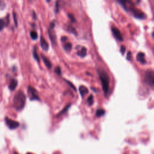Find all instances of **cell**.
<instances>
[{
  "label": "cell",
  "instance_id": "6da1fadb",
  "mask_svg": "<svg viewBox=\"0 0 154 154\" xmlns=\"http://www.w3.org/2000/svg\"><path fill=\"white\" fill-rule=\"evenodd\" d=\"M13 106L17 111L22 110L26 103V96L21 91H17L13 98Z\"/></svg>",
  "mask_w": 154,
  "mask_h": 154
},
{
  "label": "cell",
  "instance_id": "7a4b0ae2",
  "mask_svg": "<svg viewBox=\"0 0 154 154\" xmlns=\"http://www.w3.org/2000/svg\"><path fill=\"white\" fill-rule=\"evenodd\" d=\"M98 74L102 84V89L104 92V94L105 96H107L109 91V84H110L109 77L105 71L101 69H99L98 71Z\"/></svg>",
  "mask_w": 154,
  "mask_h": 154
},
{
  "label": "cell",
  "instance_id": "3957f363",
  "mask_svg": "<svg viewBox=\"0 0 154 154\" xmlns=\"http://www.w3.org/2000/svg\"><path fill=\"white\" fill-rule=\"evenodd\" d=\"M144 82L149 86L153 87L154 85V73L151 69H148L144 75Z\"/></svg>",
  "mask_w": 154,
  "mask_h": 154
},
{
  "label": "cell",
  "instance_id": "277c9868",
  "mask_svg": "<svg viewBox=\"0 0 154 154\" xmlns=\"http://www.w3.org/2000/svg\"><path fill=\"white\" fill-rule=\"evenodd\" d=\"M55 25V21H53L51 22L49 29H48V35L51 41L52 45H56V35L54 31V27Z\"/></svg>",
  "mask_w": 154,
  "mask_h": 154
},
{
  "label": "cell",
  "instance_id": "5b68a950",
  "mask_svg": "<svg viewBox=\"0 0 154 154\" xmlns=\"http://www.w3.org/2000/svg\"><path fill=\"white\" fill-rule=\"evenodd\" d=\"M116 1L127 12H131V10L134 8V4L131 0H116Z\"/></svg>",
  "mask_w": 154,
  "mask_h": 154
},
{
  "label": "cell",
  "instance_id": "8992f818",
  "mask_svg": "<svg viewBox=\"0 0 154 154\" xmlns=\"http://www.w3.org/2000/svg\"><path fill=\"white\" fill-rule=\"evenodd\" d=\"M28 95L32 101H39L40 100V98L37 90L33 87L29 86L28 87Z\"/></svg>",
  "mask_w": 154,
  "mask_h": 154
},
{
  "label": "cell",
  "instance_id": "52a82bcc",
  "mask_svg": "<svg viewBox=\"0 0 154 154\" xmlns=\"http://www.w3.org/2000/svg\"><path fill=\"white\" fill-rule=\"evenodd\" d=\"M132 15H133V16L138 19H146V15L145 13H144L143 12H141V10L136 9L135 7L133 8L131 12H130Z\"/></svg>",
  "mask_w": 154,
  "mask_h": 154
},
{
  "label": "cell",
  "instance_id": "ba28073f",
  "mask_svg": "<svg viewBox=\"0 0 154 154\" xmlns=\"http://www.w3.org/2000/svg\"><path fill=\"white\" fill-rule=\"evenodd\" d=\"M5 122L7 126L10 129V130H15L18 128L19 126V122L13 120L12 119H9V117H6L5 118Z\"/></svg>",
  "mask_w": 154,
  "mask_h": 154
},
{
  "label": "cell",
  "instance_id": "9c48e42d",
  "mask_svg": "<svg viewBox=\"0 0 154 154\" xmlns=\"http://www.w3.org/2000/svg\"><path fill=\"white\" fill-rule=\"evenodd\" d=\"M111 29L113 35L116 40L120 42L124 41V38H123V36L120 33V31L117 28H116V27H112Z\"/></svg>",
  "mask_w": 154,
  "mask_h": 154
},
{
  "label": "cell",
  "instance_id": "30bf717a",
  "mask_svg": "<svg viewBox=\"0 0 154 154\" xmlns=\"http://www.w3.org/2000/svg\"><path fill=\"white\" fill-rule=\"evenodd\" d=\"M9 15L5 19H0V32H1L6 26L9 25Z\"/></svg>",
  "mask_w": 154,
  "mask_h": 154
},
{
  "label": "cell",
  "instance_id": "8fae6325",
  "mask_svg": "<svg viewBox=\"0 0 154 154\" xmlns=\"http://www.w3.org/2000/svg\"><path fill=\"white\" fill-rule=\"evenodd\" d=\"M137 60L140 62L143 65H145L146 63V60L145 59V54L143 52H139L137 55Z\"/></svg>",
  "mask_w": 154,
  "mask_h": 154
},
{
  "label": "cell",
  "instance_id": "7c38bea8",
  "mask_svg": "<svg viewBox=\"0 0 154 154\" xmlns=\"http://www.w3.org/2000/svg\"><path fill=\"white\" fill-rule=\"evenodd\" d=\"M40 45H41V48H42L43 50H44L45 51H47L48 50V49H49V45L47 43V42L45 40V39L43 36L41 37Z\"/></svg>",
  "mask_w": 154,
  "mask_h": 154
},
{
  "label": "cell",
  "instance_id": "4fadbf2b",
  "mask_svg": "<svg viewBox=\"0 0 154 154\" xmlns=\"http://www.w3.org/2000/svg\"><path fill=\"white\" fill-rule=\"evenodd\" d=\"M79 91L80 94L82 97H85V95H86L88 93V88L84 85H81L79 88Z\"/></svg>",
  "mask_w": 154,
  "mask_h": 154
},
{
  "label": "cell",
  "instance_id": "5bb4252c",
  "mask_svg": "<svg viewBox=\"0 0 154 154\" xmlns=\"http://www.w3.org/2000/svg\"><path fill=\"white\" fill-rule=\"evenodd\" d=\"M17 85H18V81L15 79H12L10 82V84L9 85V88L10 90L13 91L16 88Z\"/></svg>",
  "mask_w": 154,
  "mask_h": 154
},
{
  "label": "cell",
  "instance_id": "9a60e30c",
  "mask_svg": "<svg viewBox=\"0 0 154 154\" xmlns=\"http://www.w3.org/2000/svg\"><path fill=\"white\" fill-rule=\"evenodd\" d=\"M42 60L43 61V62H44L45 66L48 69H51L52 68V64L51 63V61H49V60L47 57H46L45 56H44L43 55H42Z\"/></svg>",
  "mask_w": 154,
  "mask_h": 154
},
{
  "label": "cell",
  "instance_id": "2e32d148",
  "mask_svg": "<svg viewBox=\"0 0 154 154\" xmlns=\"http://www.w3.org/2000/svg\"><path fill=\"white\" fill-rule=\"evenodd\" d=\"M77 55L80 57H84L87 55V49L85 47H82L81 50L77 52Z\"/></svg>",
  "mask_w": 154,
  "mask_h": 154
},
{
  "label": "cell",
  "instance_id": "e0dca14e",
  "mask_svg": "<svg viewBox=\"0 0 154 154\" xmlns=\"http://www.w3.org/2000/svg\"><path fill=\"white\" fill-rule=\"evenodd\" d=\"M105 114V111L103 109H98L97 110L96 116L97 117H100L103 116Z\"/></svg>",
  "mask_w": 154,
  "mask_h": 154
},
{
  "label": "cell",
  "instance_id": "ac0fdd59",
  "mask_svg": "<svg viewBox=\"0 0 154 154\" xmlns=\"http://www.w3.org/2000/svg\"><path fill=\"white\" fill-rule=\"evenodd\" d=\"M33 57L34 58L38 61V62H40V58L39 57L37 51H36V47H35L33 49Z\"/></svg>",
  "mask_w": 154,
  "mask_h": 154
},
{
  "label": "cell",
  "instance_id": "d6986e66",
  "mask_svg": "<svg viewBox=\"0 0 154 154\" xmlns=\"http://www.w3.org/2000/svg\"><path fill=\"white\" fill-rule=\"evenodd\" d=\"M30 36H31V38L34 41L37 40L38 38V35L36 32H35V31H32V32H30Z\"/></svg>",
  "mask_w": 154,
  "mask_h": 154
},
{
  "label": "cell",
  "instance_id": "ffe728a7",
  "mask_svg": "<svg viewBox=\"0 0 154 154\" xmlns=\"http://www.w3.org/2000/svg\"><path fill=\"white\" fill-rule=\"evenodd\" d=\"M72 44L71 43H66L65 45V46H64V49H65V50L66 51H67V52H70L71 51V50L72 49Z\"/></svg>",
  "mask_w": 154,
  "mask_h": 154
},
{
  "label": "cell",
  "instance_id": "44dd1931",
  "mask_svg": "<svg viewBox=\"0 0 154 154\" xmlns=\"http://www.w3.org/2000/svg\"><path fill=\"white\" fill-rule=\"evenodd\" d=\"M71 104H69V105H66V107L63 110H61V112H60L59 113V114H57V116H61L62 115V114H64V113H66L67 111H68V109L69 108V107H70V106H71Z\"/></svg>",
  "mask_w": 154,
  "mask_h": 154
},
{
  "label": "cell",
  "instance_id": "7402d4cb",
  "mask_svg": "<svg viewBox=\"0 0 154 154\" xmlns=\"http://www.w3.org/2000/svg\"><path fill=\"white\" fill-rule=\"evenodd\" d=\"M87 103L90 106H91L94 103V98L92 95H90L87 99Z\"/></svg>",
  "mask_w": 154,
  "mask_h": 154
},
{
  "label": "cell",
  "instance_id": "603a6c76",
  "mask_svg": "<svg viewBox=\"0 0 154 154\" xmlns=\"http://www.w3.org/2000/svg\"><path fill=\"white\" fill-rule=\"evenodd\" d=\"M68 31H69V32H71V33H73V34L77 35V32H76V30H75V29L73 27H68Z\"/></svg>",
  "mask_w": 154,
  "mask_h": 154
},
{
  "label": "cell",
  "instance_id": "cb8c5ba5",
  "mask_svg": "<svg viewBox=\"0 0 154 154\" xmlns=\"http://www.w3.org/2000/svg\"><path fill=\"white\" fill-rule=\"evenodd\" d=\"M59 4H60L59 0H57V2H56V4H55V11L56 13H58V12H59V9H60Z\"/></svg>",
  "mask_w": 154,
  "mask_h": 154
},
{
  "label": "cell",
  "instance_id": "d4e9b609",
  "mask_svg": "<svg viewBox=\"0 0 154 154\" xmlns=\"http://www.w3.org/2000/svg\"><path fill=\"white\" fill-rule=\"evenodd\" d=\"M55 72L58 75H61V68L59 67V66H57L55 68Z\"/></svg>",
  "mask_w": 154,
  "mask_h": 154
},
{
  "label": "cell",
  "instance_id": "484cf974",
  "mask_svg": "<svg viewBox=\"0 0 154 154\" xmlns=\"http://www.w3.org/2000/svg\"><path fill=\"white\" fill-rule=\"evenodd\" d=\"M125 51H126V48H125V46H124V45H122V46L120 47V52L122 53V55L124 54Z\"/></svg>",
  "mask_w": 154,
  "mask_h": 154
},
{
  "label": "cell",
  "instance_id": "4316f807",
  "mask_svg": "<svg viewBox=\"0 0 154 154\" xmlns=\"http://www.w3.org/2000/svg\"><path fill=\"white\" fill-rule=\"evenodd\" d=\"M68 16H69V18L71 19V21L72 22H76V19L74 18V15H72V14H68Z\"/></svg>",
  "mask_w": 154,
  "mask_h": 154
},
{
  "label": "cell",
  "instance_id": "83f0119b",
  "mask_svg": "<svg viewBox=\"0 0 154 154\" xmlns=\"http://www.w3.org/2000/svg\"><path fill=\"white\" fill-rule=\"evenodd\" d=\"M132 58V54H131V52L129 51L127 54V59L128 60V61H131Z\"/></svg>",
  "mask_w": 154,
  "mask_h": 154
},
{
  "label": "cell",
  "instance_id": "f1b7e54d",
  "mask_svg": "<svg viewBox=\"0 0 154 154\" xmlns=\"http://www.w3.org/2000/svg\"><path fill=\"white\" fill-rule=\"evenodd\" d=\"M68 39V38H67V37H66V36H63V38H61V41L63 42H66Z\"/></svg>",
  "mask_w": 154,
  "mask_h": 154
},
{
  "label": "cell",
  "instance_id": "f546056e",
  "mask_svg": "<svg viewBox=\"0 0 154 154\" xmlns=\"http://www.w3.org/2000/svg\"><path fill=\"white\" fill-rule=\"evenodd\" d=\"M66 83H68V84H69V85L71 86V87H72L73 88H74V90H75V87L74 86V85L72 84V83H71L69 81H66Z\"/></svg>",
  "mask_w": 154,
  "mask_h": 154
},
{
  "label": "cell",
  "instance_id": "4dcf8cb0",
  "mask_svg": "<svg viewBox=\"0 0 154 154\" xmlns=\"http://www.w3.org/2000/svg\"><path fill=\"white\" fill-rule=\"evenodd\" d=\"M13 16H14V20H15V24H16V25H18V24H17V20H16V15L14 13V14H13Z\"/></svg>",
  "mask_w": 154,
  "mask_h": 154
},
{
  "label": "cell",
  "instance_id": "1f68e13d",
  "mask_svg": "<svg viewBox=\"0 0 154 154\" xmlns=\"http://www.w3.org/2000/svg\"><path fill=\"white\" fill-rule=\"evenodd\" d=\"M3 6H5V4H4V3L2 1H1V0H0V7H3Z\"/></svg>",
  "mask_w": 154,
  "mask_h": 154
},
{
  "label": "cell",
  "instance_id": "d6a6232c",
  "mask_svg": "<svg viewBox=\"0 0 154 154\" xmlns=\"http://www.w3.org/2000/svg\"><path fill=\"white\" fill-rule=\"evenodd\" d=\"M46 1L47 3H49L51 1V0H46Z\"/></svg>",
  "mask_w": 154,
  "mask_h": 154
},
{
  "label": "cell",
  "instance_id": "836d02e7",
  "mask_svg": "<svg viewBox=\"0 0 154 154\" xmlns=\"http://www.w3.org/2000/svg\"><path fill=\"white\" fill-rule=\"evenodd\" d=\"M15 154H18V153L17 152H15Z\"/></svg>",
  "mask_w": 154,
  "mask_h": 154
},
{
  "label": "cell",
  "instance_id": "e575fe53",
  "mask_svg": "<svg viewBox=\"0 0 154 154\" xmlns=\"http://www.w3.org/2000/svg\"><path fill=\"white\" fill-rule=\"evenodd\" d=\"M27 154H32V153H27Z\"/></svg>",
  "mask_w": 154,
  "mask_h": 154
}]
</instances>
